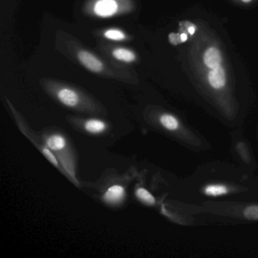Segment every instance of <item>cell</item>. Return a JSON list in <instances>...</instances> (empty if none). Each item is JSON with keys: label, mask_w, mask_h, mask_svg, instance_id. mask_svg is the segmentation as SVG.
Here are the masks:
<instances>
[{"label": "cell", "mask_w": 258, "mask_h": 258, "mask_svg": "<svg viewBox=\"0 0 258 258\" xmlns=\"http://www.w3.org/2000/svg\"><path fill=\"white\" fill-rule=\"evenodd\" d=\"M117 6L114 0H99L95 6L94 11L101 17L113 16L117 12Z\"/></svg>", "instance_id": "6"}, {"label": "cell", "mask_w": 258, "mask_h": 258, "mask_svg": "<svg viewBox=\"0 0 258 258\" xmlns=\"http://www.w3.org/2000/svg\"><path fill=\"white\" fill-rule=\"evenodd\" d=\"M58 100L69 108H76L80 104V97L78 93L70 89H61L58 91Z\"/></svg>", "instance_id": "5"}, {"label": "cell", "mask_w": 258, "mask_h": 258, "mask_svg": "<svg viewBox=\"0 0 258 258\" xmlns=\"http://www.w3.org/2000/svg\"><path fill=\"white\" fill-rule=\"evenodd\" d=\"M203 192L208 197H220L227 195L229 189L223 184H209L204 188Z\"/></svg>", "instance_id": "9"}, {"label": "cell", "mask_w": 258, "mask_h": 258, "mask_svg": "<svg viewBox=\"0 0 258 258\" xmlns=\"http://www.w3.org/2000/svg\"><path fill=\"white\" fill-rule=\"evenodd\" d=\"M136 196L139 200L149 205H155L156 203L155 197L146 188H140L136 190Z\"/></svg>", "instance_id": "12"}, {"label": "cell", "mask_w": 258, "mask_h": 258, "mask_svg": "<svg viewBox=\"0 0 258 258\" xmlns=\"http://www.w3.org/2000/svg\"><path fill=\"white\" fill-rule=\"evenodd\" d=\"M44 144L56 155L68 176L78 184L72 155L69 153V143L67 139L60 133L55 132L48 134L44 138Z\"/></svg>", "instance_id": "1"}, {"label": "cell", "mask_w": 258, "mask_h": 258, "mask_svg": "<svg viewBox=\"0 0 258 258\" xmlns=\"http://www.w3.org/2000/svg\"><path fill=\"white\" fill-rule=\"evenodd\" d=\"M204 63L208 69H214L222 64V55L217 48L211 46L208 48L204 54Z\"/></svg>", "instance_id": "7"}, {"label": "cell", "mask_w": 258, "mask_h": 258, "mask_svg": "<svg viewBox=\"0 0 258 258\" xmlns=\"http://www.w3.org/2000/svg\"><path fill=\"white\" fill-rule=\"evenodd\" d=\"M78 58L80 61L82 63L83 66H85L87 69L95 72V73H99L102 72L103 69V64L94 55H92L90 52H86V51H81L78 53Z\"/></svg>", "instance_id": "3"}, {"label": "cell", "mask_w": 258, "mask_h": 258, "mask_svg": "<svg viewBox=\"0 0 258 258\" xmlns=\"http://www.w3.org/2000/svg\"><path fill=\"white\" fill-rule=\"evenodd\" d=\"M112 55L117 60L125 61V62H132L136 59L135 54L125 49H115L113 51Z\"/></svg>", "instance_id": "13"}, {"label": "cell", "mask_w": 258, "mask_h": 258, "mask_svg": "<svg viewBox=\"0 0 258 258\" xmlns=\"http://www.w3.org/2000/svg\"><path fill=\"white\" fill-rule=\"evenodd\" d=\"M40 150L41 151L43 155H44L45 158L52 164L55 166L56 168L59 169L62 173H66L64 170H63L62 167H61V164H60L59 161H58V158L56 155H55L51 149H49L46 145H42L40 147H39Z\"/></svg>", "instance_id": "11"}, {"label": "cell", "mask_w": 258, "mask_h": 258, "mask_svg": "<svg viewBox=\"0 0 258 258\" xmlns=\"http://www.w3.org/2000/svg\"><path fill=\"white\" fill-rule=\"evenodd\" d=\"M105 37L114 40H121L125 38L124 34L117 30H110L105 33Z\"/></svg>", "instance_id": "15"}, {"label": "cell", "mask_w": 258, "mask_h": 258, "mask_svg": "<svg viewBox=\"0 0 258 258\" xmlns=\"http://www.w3.org/2000/svg\"><path fill=\"white\" fill-rule=\"evenodd\" d=\"M84 128L90 134H100L106 131L107 124L99 119H90L84 122Z\"/></svg>", "instance_id": "8"}, {"label": "cell", "mask_w": 258, "mask_h": 258, "mask_svg": "<svg viewBox=\"0 0 258 258\" xmlns=\"http://www.w3.org/2000/svg\"><path fill=\"white\" fill-rule=\"evenodd\" d=\"M243 3H245V4H248V3L251 2V0H241Z\"/></svg>", "instance_id": "16"}, {"label": "cell", "mask_w": 258, "mask_h": 258, "mask_svg": "<svg viewBox=\"0 0 258 258\" xmlns=\"http://www.w3.org/2000/svg\"><path fill=\"white\" fill-rule=\"evenodd\" d=\"M208 81L214 90H220L224 88L226 84V77L223 68L220 66L211 69L208 74Z\"/></svg>", "instance_id": "2"}, {"label": "cell", "mask_w": 258, "mask_h": 258, "mask_svg": "<svg viewBox=\"0 0 258 258\" xmlns=\"http://www.w3.org/2000/svg\"><path fill=\"white\" fill-rule=\"evenodd\" d=\"M244 216L247 220H258V206H249L244 211Z\"/></svg>", "instance_id": "14"}, {"label": "cell", "mask_w": 258, "mask_h": 258, "mask_svg": "<svg viewBox=\"0 0 258 258\" xmlns=\"http://www.w3.org/2000/svg\"><path fill=\"white\" fill-rule=\"evenodd\" d=\"M160 124L162 127L169 131H176L180 126L179 120L173 114H163L159 117Z\"/></svg>", "instance_id": "10"}, {"label": "cell", "mask_w": 258, "mask_h": 258, "mask_svg": "<svg viewBox=\"0 0 258 258\" xmlns=\"http://www.w3.org/2000/svg\"><path fill=\"white\" fill-rule=\"evenodd\" d=\"M125 196H126V191L122 185H111L104 194L103 200L110 205H117L123 200Z\"/></svg>", "instance_id": "4"}]
</instances>
